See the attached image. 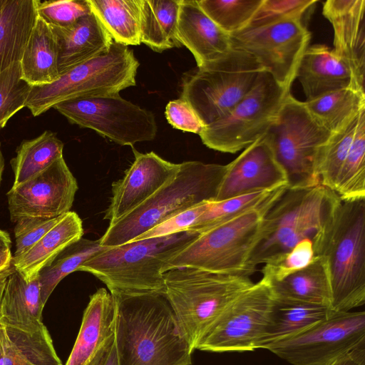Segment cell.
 Listing matches in <instances>:
<instances>
[{
  "label": "cell",
  "mask_w": 365,
  "mask_h": 365,
  "mask_svg": "<svg viewBox=\"0 0 365 365\" xmlns=\"http://www.w3.org/2000/svg\"><path fill=\"white\" fill-rule=\"evenodd\" d=\"M1 354H2V350H1V342H0V359H1Z\"/></svg>",
  "instance_id": "obj_52"
},
{
  "label": "cell",
  "mask_w": 365,
  "mask_h": 365,
  "mask_svg": "<svg viewBox=\"0 0 365 365\" xmlns=\"http://www.w3.org/2000/svg\"><path fill=\"white\" fill-rule=\"evenodd\" d=\"M316 256L325 261L331 309L349 312L365 303V198L342 201Z\"/></svg>",
  "instance_id": "obj_6"
},
{
  "label": "cell",
  "mask_w": 365,
  "mask_h": 365,
  "mask_svg": "<svg viewBox=\"0 0 365 365\" xmlns=\"http://www.w3.org/2000/svg\"><path fill=\"white\" fill-rule=\"evenodd\" d=\"M314 257L312 241L309 239L303 240L290 250L277 255L264 263L262 279L269 283L281 281L308 266Z\"/></svg>",
  "instance_id": "obj_41"
},
{
  "label": "cell",
  "mask_w": 365,
  "mask_h": 365,
  "mask_svg": "<svg viewBox=\"0 0 365 365\" xmlns=\"http://www.w3.org/2000/svg\"><path fill=\"white\" fill-rule=\"evenodd\" d=\"M273 300L263 279L241 293L220 314L195 349L225 352L253 351L265 328Z\"/></svg>",
  "instance_id": "obj_15"
},
{
  "label": "cell",
  "mask_w": 365,
  "mask_h": 365,
  "mask_svg": "<svg viewBox=\"0 0 365 365\" xmlns=\"http://www.w3.org/2000/svg\"><path fill=\"white\" fill-rule=\"evenodd\" d=\"M165 296L194 351L211 324L241 293L254 284L250 276L193 267L163 273Z\"/></svg>",
  "instance_id": "obj_5"
},
{
  "label": "cell",
  "mask_w": 365,
  "mask_h": 365,
  "mask_svg": "<svg viewBox=\"0 0 365 365\" xmlns=\"http://www.w3.org/2000/svg\"><path fill=\"white\" fill-rule=\"evenodd\" d=\"M72 124L89 128L120 145L132 146L155 139L158 125L153 113L119 94L71 99L53 106Z\"/></svg>",
  "instance_id": "obj_12"
},
{
  "label": "cell",
  "mask_w": 365,
  "mask_h": 365,
  "mask_svg": "<svg viewBox=\"0 0 365 365\" xmlns=\"http://www.w3.org/2000/svg\"><path fill=\"white\" fill-rule=\"evenodd\" d=\"M303 102L311 116L334 133L365 110V92L348 86Z\"/></svg>",
  "instance_id": "obj_32"
},
{
  "label": "cell",
  "mask_w": 365,
  "mask_h": 365,
  "mask_svg": "<svg viewBox=\"0 0 365 365\" xmlns=\"http://www.w3.org/2000/svg\"><path fill=\"white\" fill-rule=\"evenodd\" d=\"M165 115L173 128L183 132L199 135L205 127L192 107L181 98L168 103Z\"/></svg>",
  "instance_id": "obj_46"
},
{
  "label": "cell",
  "mask_w": 365,
  "mask_h": 365,
  "mask_svg": "<svg viewBox=\"0 0 365 365\" xmlns=\"http://www.w3.org/2000/svg\"><path fill=\"white\" fill-rule=\"evenodd\" d=\"M180 0H141L140 42L155 52L182 46L177 38Z\"/></svg>",
  "instance_id": "obj_31"
},
{
  "label": "cell",
  "mask_w": 365,
  "mask_h": 365,
  "mask_svg": "<svg viewBox=\"0 0 365 365\" xmlns=\"http://www.w3.org/2000/svg\"><path fill=\"white\" fill-rule=\"evenodd\" d=\"M317 0H263L247 27L287 19H302Z\"/></svg>",
  "instance_id": "obj_43"
},
{
  "label": "cell",
  "mask_w": 365,
  "mask_h": 365,
  "mask_svg": "<svg viewBox=\"0 0 365 365\" xmlns=\"http://www.w3.org/2000/svg\"><path fill=\"white\" fill-rule=\"evenodd\" d=\"M22 76L32 86L52 83L60 78L55 35L38 16L20 61Z\"/></svg>",
  "instance_id": "obj_29"
},
{
  "label": "cell",
  "mask_w": 365,
  "mask_h": 365,
  "mask_svg": "<svg viewBox=\"0 0 365 365\" xmlns=\"http://www.w3.org/2000/svg\"><path fill=\"white\" fill-rule=\"evenodd\" d=\"M118 365H192L191 349L165 294H112Z\"/></svg>",
  "instance_id": "obj_1"
},
{
  "label": "cell",
  "mask_w": 365,
  "mask_h": 365,
  "mask_svg": "<svg viewBox=\"0 0 365 365\" xmlns=\"http://www.w3.org/2000/svg\"><path fill=\"white\" fill-rule=\"evenodd\" d=\"M105 247L100 240L81 238L66 247L38 273L41 297L43 305L58 283Z\"/></svg>",
  "instance_id": "obj_36"
},
{
  "label": "cell",
  "mask_w": 365,
  "mask_h": 365,
  "mask_svg": "<svg viewBox=\"0 0 365 365\" xmlns=\"http://www.w3.org/2000/svg\"><path fill=\"white\" fill-rule=\"evenodd\" d=\"M365 1L327 0L322 14L334 31L332 48L349 68L351 87L364 91Z\"/></svg>",
  "instance_id": "obj_20"
},
{
  "label": "cell",
  "mask_w": 365,
  "mask_h": 365,
  "mask_svg": "<svg viewBox=\"0 0 365 365\" xmlns=\"http://www.w3.org/2000/svg\"><path fill=\"white\" fill-rule=\"evenodd\" d=\"M63 143L50 130L24 140L10 161L14 174L13 185H17L37 175L63 156Z\"/></svg>",
  "instance_id": "obj_35"
},
{
  "label": "cell",
  "mask_w": 365,
  "mask_h": 365,
  "mask_svg": "<svg viewBox=\"0 0 365 365\" xmlns=\"http://www.w3.org/2000/svg\"><path fill=\"white\" fill-rule=\"evenodd\" d=\"M290 93L269 73L262 71L254 86L228 113L202 129L199 134L202 143L222 153L245 149L265 135Z\"/></svg>",
  "instance_id": "obj_11"
},
{
  "label": "cell",
  "mask_w": 365,
  "mask_h": 365,
  "mask_svg": "<svg viewBox=\"0 0 365 365\" xmlns=\"http://www.w3.org/2000/svg\"><path fill=\"white\" fill-rule=\"evenodd\" d=\"M78 190L63 156L6 194L11 220L23 217H57L70 211Z\"/></svg>",
  "instance_id": "obj_16"
},
{
  "label": "cell",
  "mask_w": 365,
  "mask_h": 365,
  "mask_svg": "<svg viewBox=\"0 0 365 365\" xmlns=\"http://www.w3.org/2000/svg\"><path fill=\"white\" fill-rule=\"evenodd\" d=\"M282 186H288L287 173L263 136L226 165L214 201Z\"/></svg>",
  "instance_id": "obj_18"
},
{
  "label": "cell",
  "mask_w": 365,
  "mask_h": 365,
  "mask_svg": "<svg viewBox=\"0 0 365 365\" xmlns=\"http://www.w3.org/2000/svg\"><path fill=\"white\" fill-rule=\"evenodd\" d=\"M365 341V312H334L269 350L292 365H327Z\"/></svg>",
  "instance_id": "obj_14"
},
{
  "label": "cell",
  "mask_w": 365,
  "mask_h": 365,
  "mask_svg": "<svg viewBox=\"0 0 365 365\" xmlns=\"http://www.w3.org/2000/svg\"><path fill=\"white\" fill-rule=\"evenodd\" d=\"M32 87L22 76L20 62L0 72V130L26 107Z\"/></svg>",
  "instance_id": "obj_40"
},
{
  "label": "cell",
  "mask_w": 365,
  "mask_h": 365,
  "mask_svg": "<svg viewBox=\"0 0 365 365\" xmlns=\"http://www.w3.org/2000/svg\"><path fill=\"white\" fill-rule=\"evenodd\" d=\"M207 202L199 204L170 217L140 235L133 241L164 237L188 231L193 226L197 217L205 210Z\"/></svg>",
  "instance_id": "obj_45"
},
{
  "label": "cell",
  "mask_w": 365,
  "mask_h": 365,
  "mask_svg": "<svg viewBox=\"0 0 365 365\" xmlns=\"http://www.w3.org/2000/svg\"><path fill=\"white\" fill-rule=\"evenodd\" d=\"M177 38L202 67L231 48L230 35L217 26L200 9L196 0H180Z\"/></svg>",
  "instance_id": "obj_22"
},
{
  "label": "cell",
  "mask_w": 365,
  "mask_h": 365,
  "mask_svg": "<svg viewBox=\"0 0 365 365\" xmlns=\"http://www.w3.org/2000/svg\"><path fill=\"white\" fill-rule=\"evenodd\" d=\"M4 168V159L2 152L1 150V143H0V184H1V181Z\"/></svg>",
  "instance_id": "obj_51"
},
{
  "label": "cell",
  "mask_w": 365,
  "mask_h": 365,
  "mask_svg": "<svg viewBox=\"0 0 365 365\" xmlns=\"http://www.w3.org/2000/svg\"><path fill=\"white\" fill-rule=\"evenodd\" d=\"M331 135L311 116L303 101L288 95L277 120L264 135L287 173L288 188L321 185L317 160Z\"/></svg>",
  "instance_id": "obj_10"
},
{
  "label": "cell",
  "mask_w": 365,
  "mask_h": 365,
  "mask_svg": "<svg viewBox=\"0 0 365 365\" xmlns=\"http://www.w3.org/2000/svg\"><path fill=\"white\" fill-rule=\"evenodd\" d=\"M82 220L69 211L41 239L24 254L12 257V264L27 279L37 277L39 272L63 250L83 237Z\"/></svg>",
  "instance_id": "obj_26"
},
{
  "label": "cell",
  "mask_w": 365,
  "mask_h": 365,
  "mask_svg": "<svg viewBox=\"0 0 365 365\" xmlns=\"http://www.w3.org/2000/svg\"><path fill=\"white\" fill-rule=\"evenodd\" d=\"M287 187L282 186L241 195L222 201H210L205 210L188 231L201 234L250 210L271 206Z\"/></svg>",
  "instance_id": "obj_34"
},
{
  "label": "cell",
  "mask_w": 365,
  "mask_h": 365,
  "mask_svg": "<svg viewBox=\"0 0 365 365\" xmlns=\"http://www.w3.org/2000/svg\"><path fill=\"white\" fill-rule=\"evenodd\" d=\"M205 14L228 35L246 28L263 0H196Z\"/></svg>",
  "instance_id": "obj_39"
},
{
  "label": "cell",
  "mask_w": 365,
  "mask_h": 365,
  "mask_svg": "<svg viewBox=\"0 0 365 365\" xmlns=\"http://www.w3.org/2000/svg\"><path fill=\"white\" fill-rule=\"evenodd\" d=\"M50 27L56 39L60 76L81 63L108 53L113 43L109 33L93 12L69 26Z\"/></svg>",
  "instance_id": "obj_23"
},
{
  "label": "cell",
  "mask_w": 365,
  "mask_h": 365,
  "mask_svg": "<svg viewBox=\"0 0 365 365\" xmlns=\"http://www.w3.org/2000/svg\"><path fill=\"white\" fill-rule=\"evenodd\" d=\"M226 165L185 161L176 175L131 212L109 226L99 239L105 247L133 242L170 217L205 202L214 201Z\"/></svg>",
  "instance_id": "obj_3"
},
{
  "label": "cell",
  "mask_w": 365,
  "mask_h": 365,
  "mask_svg": "<svg viewBox=\"0 0 365 365\" xmlns=\"http://www.w3.org/2000/svg\"><path fill=\"white\" fill-rule=\"evenodd\" d=\"M264 71L254 56L232 47L222 57L183 73L180 98L206 126L228 113Z\"/></svg>",
  "instance_id": "obj_8"
},
{
  "label": "cell",
  "mask_w": 365,
  "mask_h": 365,
  "mask_svg": "<svg viewBox=\"0 0 365 365\" xmlns=\"http://www.w3.org/2000/svg\"><path fill=\"white\" fill-rule=\"evenodd\" d=\"M327 365H365V341Z\"/></svg>",
  "instance_id": "obj_47"
},
{
  "label": "cell",
  "mask_w": 365,
  "mask_h": 365,
  "mask_svg": "<svg viewBox=\"0 0 365 365\" xmlns=\"http://www.w3.org/2000/svg\"><path fill=\"white\" fill-rule=\"evenodd\" d=\"M104 365H118L117 363V356L115 346L111 351L110 354L109 355L106 364Z\"/></svg>",
  "instance_id": "obj_50"
},
{
  "label": "cell",
  "mask_w": 365,
  "mask_h": 365,
  "mask_svg": "<svg viewBox=\"0 0 365 365\" xmlns=\"http://www.w3.org/2000/svg\"><path fill=\"white\" fill-rule=\"evenodd\" d=\"M38 16L51 27L65 28L91 14L88 0H36Z\"/></svg>",
  "instance_id": "obj_42"
},
{
  "label": "cell",
  "mask_w": 365,
  "mask_h": 365,
  "mask_svg": "<svg viewBox=\"0 0 365 365\" xmlns=\"http://www.w3.org/2000/svg\"><path fill=\"white\" fill-rule=\"evenodd\" d=\"M12 257L13 255L10 250L0 252V272L11 263Z\"/></svg>",
  "instance_id": "obj_48"
},
{
  "label": "cell",
  "mask_w": 365,
  "mask_h": 365,
  "mask_svg": "<svg viewBox=\"0 0 365 365\" xmlns=\"http://www.w3.org/2000/svg\"><path fill=\"white\" fill-rule=\"evenodd\" d=\"M341 203L334 190L322 185L287 187L264 217L249 262L252 274L257 265L290 250L305 239L312 241L316 256Z\"/></svg>",
  "instance_id": "obj_2"
},
{
  "label": "cell",
  "mask_w": 365,
  "mask_h": 365,
  "mask_svg": "<svg viewBox=\"0 0 365 365\" xmlns=\"http://www.w3.org/2000/svg\"><path fill=\"white\" fill-rule=\"evenodd\" d=\"M63 215L53 218L31 216L19 218L14 230L16 250L13 257H19L30 250L58 223Z\"/></svg>",
  "instance_id": "obj_44"
},
{
  "label": "cell",
  "mask_w": 365,
  "mask_h": 365,
  "mask_svg": "<svg viewBox=\"0 0 365 365\" xmlns=\"http://www.w3.org/2000/svg\"><path fill=\"white\" fill-rule=\"evenodd\" d=\"M198 235L187 231L105 247L78 271L94 275L111 294H165L164 266Z\"/></svg>",
  "instance_id": "obj_4"
},
{
  "label": "cell",
  "mask_w": 365,
  "mask_h": 365,
  "mask_svg": "<svg viewBox=\"0 0 365 365\" xmlns=\"http://www.w3.org/2000/svg\"><path fill=\"white\" fill-rule=\"evenodd\" d=\"M43 307L38 277L27 279L12 263L0 272V325L41 329Z\"/></svg>",
  "instance_id": "obj_21"
},
{
  "label": "cell",
  "mask_w": 365,
  "mask_h": 365,
  "mask_svg": "<svg viewBox=\"0 0 365 365\" xmlns=\"http://www.w3.org/2000/svg\"><path fill=\"white\" fill-rule=\"evenodd\" d=\"M116 307L105 288L90 296L81 327L65 365H104L115 346Z\"/></svg>",
  "instance_id": "obj_19"
},
{
  "label": "cell",
  "mask_w": 365,
  "mask_h": 365,
  "mask_svg": "<svg viewBox=\"0 0 365 365\" xmlns=\"http://www.w3.org/2000/svg\"><path fill=\"white\" fill-rule=\"evenodd\" d=\"M328 307L275 298L257 349L294 336L331 314Z\"/></svg>",
  "instance_id": "obj_27"
},
{
  "label": "cell",
  "mask_w": 365,
  "mask_h": 365,
  "mask_svg": "<svg viewBox=\"0 0 365 365\" xmlns=\"http://www.w3.org/2000/svg\"><path fill=\"white\" fill-rule=\"evenodd\" d=\"M139 66L131 48L113 41L108 53L75 66L52 83L33 86L26 107L38 116L68 100L118 95L135 86Z\"/></svg>",
  "instance_id": "obj_7"
},
{
  "label": "cell",
  "mask_w": 365,
  "mask_h": 365,
  "mask_svg": "<svg viewBox=\"0 0 365 365\" xmlns=\"http://www.w3.org/2000/svg\"><path fill=\"white\" fill-rule=\"evenodd\" d=\"M296 78L299 81L306 101L328 92L351 86L348 66L328 46H309L300 60Z\"/></svg>",
  "instance_id": "obj_24"
},
{
  "label": "cell",
  "mask_w": 365,
  "mask_h": 365,
  "mask_svg": "<svg viewBox=\"0 0 365 365\" xmlns=\"http://www.w3.org/2000/svg\"><path fill=\"white\" fill-rule=\"evenodd\" d=\"M96 15L113 41L123 46L140 42L141 0H88Z\"/></svg>",
  "instance_id": "obj_33"
},
{
  "label": "cell",
  "mask_w": 365,
  "mask_h": 365,
  "mask_svg": "<svg viewBox=\"0 0 365 365\" xmlns=\"http://www.w3.org/2000/svg\"><path fill=\"white\" fill-rule=\"evenodd\" d=\"M361 111L341 130L331 133L322 147L317 160V170L320 184L334 190L337 178L354 140Z\"/></svg>",
  "instance_id": "obj_38"
},
{
  "label": "cell",
  "mask_w": 365,
  "mask_h": 365,
  "mask_svg": "<svg viewBox=\"0 0 365 365\" xmlns=\"http://www.w3.org/2000/svg\"><path fill=\"white\" fill-rule=\"evenodd\" d=\"M135 160L124 176L113 182L112 196L104 219L109 224L128 215L153 195L178 173L180 163L164 160L154 152L133 149Z\"/></svg>",
  "instance_id": "obj_17"
},
{
  "label": "cell",
  "mask_w": 365,
  "mask_h": 365,
  "mask_svg": "<svg viewBox=\"0 0 365 365\" xmlns=\"http://www.w3.org/2000/svg\"><path fill=\"white\" fill-rule=\"evenodd\" d=\"M334 191L342 201L365 198V112L362 113Z\"/></svg>",
  "instance_id": "obj_37"
},
{
  "label": "cell",
  "mask_w": 365,
  "mask_h": 365,
  "mask_svg": "<svg viewBox=\"0 0 365 365\" xmlns=\"http://www.w3.org/2000/svg\"><path fill=\"white\" fill-rule=\"evenodd\" d=\"M269 284L275 298L322 305L331 309L330 282L326 262L321 256H315L308 266L281 281Z\"/></svg>",
  "instance_id": "obj_30"
},
{
  "label": "cell",
  "mask_w": 365,
  "mask_h": 365,
  "mask_svg": "<svg viewBox=\"0 0 365 365\" xmlns=\"http://www.w3.org/2000/svg\"><path fill=\"white\" fill-rule=\"evenodd\" d=\"M252 210L199 234L171 257L163 272L193 267L212 272L250 276L249 262L269 208Z\"/></svg>",
  "instance_id": "obj_9"
},
{
  "label": "cell",
  "mask_w": 365,
  "mask_h": 365,
  "mask_svg": "<svg viewBox=\"0 0 365 365\" xmlns=\"http://www.w3.org/2000/svg\"><path fill=\"white\" fill-rule=\"evenodd\" d=\"M37 19L36 0H0V72L21 61Z\"/></svg>",
  "instance_id": "obj_25"
},
{
  "label": "cell",
  "mask_w": 365,
  "mask_h": 365,
  "mask_svg": "<svg viewBox=\"0 0 365 365\" xmlns=\"http://www.w3.org/2000/svg\"><path fill=\"white\" fill-rule=\"evenodd\" d=\"M230 38L232 48L254 56L281 87L290 92L311 33L304 19H287L246 27Z\"/></svg>",
  "instance_id": "obj_13"
},
{
  "label": "cell",
  "mask_w": 365,
  "mask_h": 365,
  "mask_svg": "<svg viewBox=\"0 0 365 365\" xmlns=\"http://www.w3.org/2000/svg\"><path fill=\"white\" fill-rule=\"evenodd\" d=\"M11 238L7 232L0 230V252L10 250Z\"/></svg>",
  "instance_id": "obj_49"
},
{
  "label": "cell",
  "mask_w": 365,
  "mask_h": 365,
  "mask_svg": "<svg viewBox=\"0 0 365 365\" xmlns=\"http://www.w3.org/2000/svg\"><path fill=\"white\" fill-rule=\"evenodd\" d=\"M0 365H63L46 326L30 332L0 325Z\"/></svg>",
  "instance_id": "obj_28"
}]
</instances>
